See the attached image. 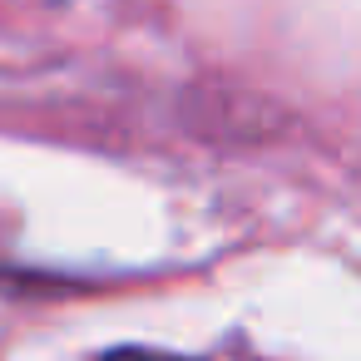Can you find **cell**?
I'll return each mask as SVG.
<instances>
[{"instance_id":"obj_1","label":"cell","mask_w":361,"mask_h":361,"mask_svg":"<svg viewBox=\"0 0 361 361\" xmlns=\"http://www.w3.org/2000/svg\"><path fill=\"white\" fill-rule=\"evenodd\" d=\"M104 361H193V356H173V351H149V346H124V351H109Z\"/></svg>"}]
</instances>
